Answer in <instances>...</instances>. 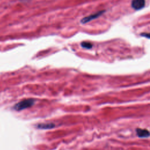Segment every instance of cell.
<instances>
[{
  "instance_id": "6da1fadb",
  "label": "cell",
  "mask_w": 150,
  "mask_h": 150,
  "mask_svg": "<svg viewBox=\"0 0 150 150\" xmlns=\"http://www.w3.org/2000/svg\"><path fill=\"white\" fill-rule=\"evenodd\" d=\"M35 102V100L33 98L25 99L16 103L14 105L13 108L16 111H21L24 109L32 107L34 104Z\"/></svg>"
},
{
  "instance_id": "7a4b0ae2",
  "label": "cell",
  "mask_w": 150,
  "mask_h": 150,
  "mask_svg": "<svg viewBox=\"0 0 150 150\" xmlns=\"http://www.w3.org/2000/svg\"><path fill=\"white\" fill-rule=\"evenodd\" d=\"M105 12V11H98L96 13H93L89 16H87L86 17H84L83 18V19H81V23H86L88 22H90L91 21L93 20V19H95L97 18H98L100 16H101L104 12Z\"/></svg>"
},
{
  "instance_id": "3957f363",
  "label": "cell",
  "mask_w": 150,
  "mask_h": 150,
  "mask_svg": "<svg viewBox=\"0 0 150 150\" xmlns=\"http://www.w3.org/2000/svg\"><path fill=\"white\" fill-rule=\"evenodd\" d=\"M145 5V0H132L131 2V6L135 10L142 9Z\"/></svg>"
},
{
  "instance_id": "277c9868",
  "label": "cell",
  "mask_w": 150,
  "mask_h": 150,
  "mask_svg": "<svg viewBox=\"0 0 150 150\" xmlns=\"http://www.w3.org/2000/svg\"><path fill=\"white\" fill-rule=\"evenodd\" d=\"M136 131L137 135L140 138H147L149 136V132L147 129L137 128Z\"/></svg>"
},
{
  "instance_id": "5b68a950",
  "label": "cell",
  "mask_w": 150,
  "mask_h": 150,
  "mask_svg": "<svg viewBox=\"0 0 150 150\" xmlns=\"http://www.w3.org/2000/svg\"><path fill=\"white\" fill-rule=\"evenodd\" d=\"M55 127L53 123H42L37 125V127L39 129H51Z\"/></svg>"
},
{
  "instance_id": "8992f818",
  "label": "cell",
  "mask_w": 150,
  "mask_h": 150,
  "mask_svg": "<svg viewBox=\"0 0 150 150\" xmlns=\"http://www.w3.org/2000/svg\"><path fill=\"white\" fill-rule=\"evenodd\" d=\"M81 46L86 49H90L92 47V44L91 43H90L89 42H83L81 43Z\"/></svg>"
},
{
  "instance_id": "52a82bcc",
  "label": "cell",
  "mask_w": 150,
  "mask_h": 150,
  "mask_svg": "<svg viewBox=\"0 0 150 150\" xmlns=\"http://www.w3.org/2000/svg\"><path fill=\"white\" fill-rule=\"evenodd\" d=\"M141 36H144V37H146V38H149V33H141V35H140Z\"/></svg>"
}]
</instances>
